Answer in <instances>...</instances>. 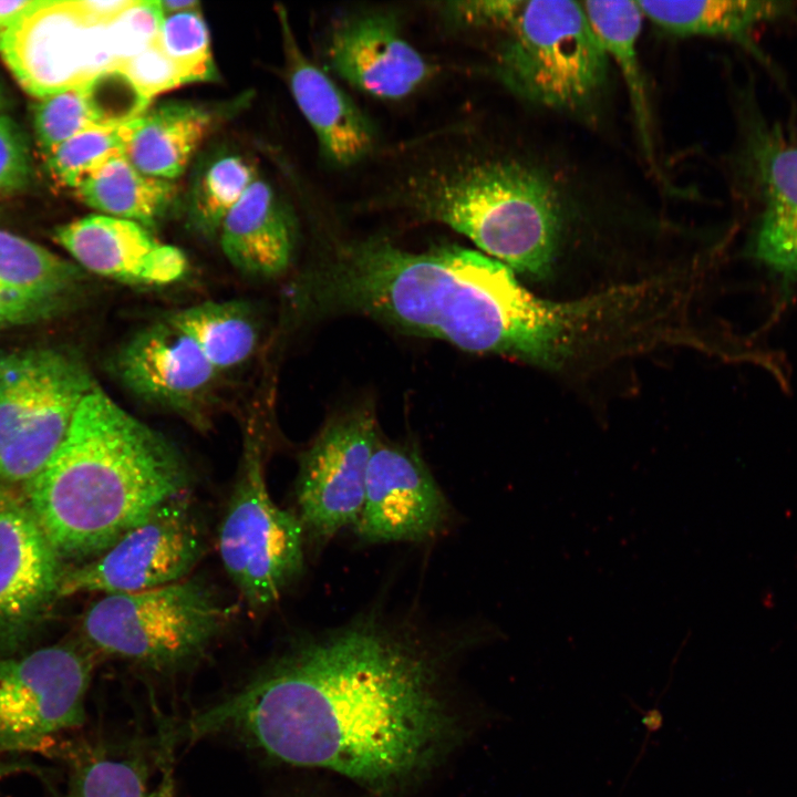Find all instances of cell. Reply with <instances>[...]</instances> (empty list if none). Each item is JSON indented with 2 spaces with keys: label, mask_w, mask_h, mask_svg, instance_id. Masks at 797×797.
<instances>
[{
  "label": "cell",
  "mask_w": 797,
  "mask_h": 797,
  "mask_svg": "<svg viewBox=\"0 0 797 797\" xmlns=\"http://www.w3.org/2000/svg\"><path fill=\"white\" fill-rule=\"evenodd\" d=\"M441 665L417 639L365 618L290 648L190 720L273 758L392 791L439 762L458 729Z\"/></svg>",
  "instance_id": "6da1fadb"
},
{
  "label": "cell",
  "mask_w": 797,
  "mask_h": 797,
  "mask_svg": "<svg viewBox=\"0 0 797 797\" xmlns=\"http://www.w3.org/2000/svg\"><path fill=\"white\" fill-rule=\"evenodd\" d=\"M317 310L354 312L474 353L558 366L610 322L607 293L555 302L507 266L456 245L412 252L387 239L338 246L310 275Z\"/></svg>",
  "instance_id": "7a4b0ae2"
},
{
  "label": "cell",
  "mask_w": 797,
  "mask_h": 797,
  "mask_svg": "<svg viewBox=\"0 0 797 797\" xmlns=\"http://www.w3.org/2000/svg\"><path fill=\"white\" fill-rule=\"evenodd\" d=\"M189 482L176 445L96 387L22 495L63 561L85 562Z\"/></svg>",
  "instance_id": "3957f363"
},
{
  "label": "cell",
  "mask_w": 797,
  "mask_h": 797,
  "mask_svg": "<svg viewBox=\"0 0 797 797\" xmlns=\"http://www.w3.org/2000/svg\"><path fill=\"white\" fill-rule=\"evenodd\" d=\"M393 197L400 208L451 227L513 271L534 278L550 272L560 203L550 183L524 164L465 156L410 174Z\"/></svg>",
  "instance_id": "277c9868"
},
{
  "label": "cell",
  "mask_w": 797,
  "mask_h": 797,
  "mask_svg": "<svg viewBox=\"0 0 797 797\" xmlns=\"http://www.w3.org/2000/svg\"><path fill=\"white\" fill-rule=\"evenodd\" d=\"M500 30L507 35L496 71L517 95L550 108L577 111L601 91L608 56L581 2L517 1Z\"/></svg>",
  "instance_id": "5b68a950"
},
{
  "label": "cell",
  "mask_w": 797,
  "mask_h": 797,
  "mask_svg": "<svg viewBox=\"0 0 797 797\" xmlns=\"http://www.w3.org/2000/svg\"><path fill=\"white\" fill-rule=\"evenodd\" d=\"M230 615L231 609L210 587L185 578L102 597L85 611L81 638L96 654L166 670L200 655Z\"/></svg>",
  "instance_id": "8992f818"
},
{
  "label": "cell",
  "mask_w": 797,
  "mask_h": 797,
  "mask_svg": "<svg viewBox=\"0 0 797 797\" xmlns=\"http://www.w3.org/2000/svg\"><path fill=\"white\" fill-rule=\"evenodd\" d=\"M96 387L80 359L63 350L0 352V488L22 494Z\"/></svg>",
  "instance_id": "52a82bcc"
},
{
  "label": "cell",
  "mask_w": 797,
  "mask_h": 797,
  "mask_svg": "<svg viewBox=\"0 0 797 797\" xmlns=\"http://www.w3.org/2000/svg\"><path fill=\"white\" fill-rule=\"evenodd\" d=\"M303 526L271 499L261 442L248 432L218 531L224 568L252 609L275 603L303 567Z\"/></svg>",
  "instance_id": "ba28073f"
},
{
  "label": "cell",
  "mask_w": 797,
  "mask_h": 797,
  "mask_svg": "<svg viewBox=\"0 0 797 797\" xmlns=\"http://www.w3.org/2000/svg\"><path fill=\"white\" fill-rule=\"evenodd\" d=\"M95 655L82 642L0 656V753L37 751L82 725Z\"/></svg>",
  "instance_id": "9c48e42d"
},
{
  "label": "cell",
  "mask_w": 797,
  "mask_h": 797,
  "mask_svg": "<svg viewBox=\"0 0 797 797\" xmlns=\"http://www.w3.org/2000/svg\"><path fill=\"white\" fill-rule=\"evenodd\" d=\"M205 550L204 525L185 491L162 504L97 557L68 568L60 599L87 592H137L183 580Z\"/></svg>",
  "instance_id": "30bf717a"
},
{
  "label": "cell",
  "mask_w": 797,
  "mask_h": 797,
  "mask_svg": "<svg viewBox=\"0 0 797 797\" xmlns=\"http://www.w3.org/2000/svg\"><path fill=\"white\" fill-rule=\"evenodd\" d=\"M379 437L372 411L355 408L329 421L303 453L296 485L299 519L317 539L355 526Z\"/></svg>",
  "instance_id": "8fae6325"
},
{
  "label": "cell",
  "mask_w": 797,
  "mask_h": 797,
  "mask_svg": "<svg viewBox=\"0 0 797 797\" xmlns=\"http://www.w3.org/2000/svg\"><path fill=\"white\" fill-rule=\"evenodd\" d=\"M66 569L23 495L0 488V656L14 655L40 627Z\"/></svg>",
  "instance_id": "7c38bea8"
},
{
  "label": "cell",
  "mask_w": 797,
  "mask_h": 797,
  "mask_svg": "<svg viewBox=\"0 0 797 797\" xmlns=\"http://www.w3.org/2000/svg\"><path fill=\"white\" fill-rule=\"evenodd\" d=\"M743 159L757 207L749 253L783 287L797 286V135L753 116Z\"/></svg>",
  "instance_id": "4fadbf2b"
},
{
  "label": "cell",
  "mask_w": 797,
  "mask_h": 797,
  "mask_svg": "<svg viewBox=\"0 0 797 797\" xmlns=\"http://www.w3.org/2000/svg\"><path fill=\"white\" fill-rule=\"evenodd\" d=\"M448 505L418 452L377 439L355 531L370 542L418 541L438 532Z\"/></svg>",
  "instance_id": "5bb4252c"
},
{
  "label": "cell",
  "mask_w": 797,
  "mask_h": 797,
  "mask_svg": "<svg viewBox=\"0 0 797 797\" xmlns=\"http://www.w3.org/2000/svg\"><path fill=\"white\" fill-rule=\"evenodd\" d=\"M112 366L133 394L180 413L204 406L219 373L169 317L128 338L116 350Z\"/></svg>",
  "instance_id": "9a60e30c"
},
{
  "label": "cell",
  "mask_w": 797,
  "mask_h": 797,
  "mask_svg": "<svg viewBox=\"0 0 797 797\" xmlns=\"http://www.w3.org/2000/svg\"><path fill=\"white\" fill-rule=\"evenodd\" d=\"M325 55L339 77L381 100L412 94L433 73L390 12H359L339 20L329 33Z\"/></svg>",
  "instance_id": "2e32d148"
},
{
  "label": "cell",
  "mask_w": 797,
  "mask_h": 797,
  "mask_svg": "<svg viewBox=\"0 0 797 797\" xmlns=\"http://www.w3.org/2000/svg\"><path fill=\"white\" fill-rule=\"evenodd\" d=\"M54 238L84 269L124 284L167 286L188 270L179 248L128 219L89 215L60 226Z\"/></svg>",
  "instance_id": "e0dca14e"
},
{
  "label": "cell",
  "mask_w": 797,
  "mask_h": 797,
  "mask_svg": "<svg viewBox=\"0 0 797 797\" xmlns=\"http://www.w3.org/2000/svg\"><path fill=\"white\" fill-rule=\"evenodd\" d=\"M278 18L286 79L321 154L337 166L359 163L375 145L371 121L334 80L302 52L283 8L278 9Z\"/></svg>",
  "instance_id": "ac0fdd59"
},
{
  "label": "cell",
  "mask_w": 797,
  "mask_h": 797,
  "mask_svg": "<svg viewBox=\"0 0 797 797\" xmlns=\"http://www.w3.org/2000/svg\"><path fill=\"white\" fill-rule=\"evenodd\" d=\"M221 249L240 272L272 278L290 265L296 246L291 213L265 180L256 178L219 229Z\"/></svg>",
  "instance_id": "d6986e66"
},
{
  "label": "cell",
  "mask_w": 797,
  "mask_h": 797,
  "mask_svg": "<svg viewBox=\"0 0 797 797\" xmlns=\"http://www.w3.org/2000/svg\"><path fill=\"white\" fill-rule=\"evenodd\" d=\"M214 114L187 103L147 110L122 126L123 154L145 175L173 180L213 128Z\"/></svg>",
  "instance_id": "ffe728a7"
},
{
  "label": "cell",
  "mask_w": 797,
  "mask_h": 797,
  "mask_svg": "<svg viewBox=\"0 0 797 797\" xmlns=\"http://www.w3.org/2000/svg\"><path fill=\"white\" fill-rule=\"evenodd\" d=\"M74 192L101 214L136 221L149 230L165 217L177 196L173 180L143 174L124 154L103 163Z\"/></svg>",
  "instance_id": "44dd1931"
},
{
  "label": "cell",
  "mask_w": 797,
  "mask_h": 797,
  "mask_svg": "<svg viewBox=\"0 0 797 797\" xmlns=\"http://www.w3.org/2000/svg\"><path fill=\"white\" fill-rule=\"evenodd\" d=\"M649 20L677 35L724 37L746 42L752 31L784 14L780 1H638Z\"/></svg>",
  "instance_id": "7402d4cb"
},
{
  "label": "cell",
  "mask_w": 797,
  "mask_h": 797,
  "mask_svg": "<svg viewBox=\"0 0 797 797\" xmlns=\"http://www.w3.org/2000/svg\"><path fill=\"white\" fill-rule=\"evenodd\" d=\"M168 317L218 372L240 365L256 350L257 321L244 302L205 301Z\"/></svg>",
  "instance_id": "603a6c76"
},
{
  "label": "cell",
  "mask_w": 797,
  "mask_h": 797,
  "mask_svg": "<svg viewBox=\"0 0 797 797\" xmlns=\"http://www.w3.org/2000/svg\"><path fill=\"white\" fill-rule=\"evenodd\" d=\"M68 260L21 236L0 229V293L64 304L80 283Z\"/></svg>",
  "instance_id": "cb8c5ba5"
},
{
  "label": "cell",
  "mask_w": 797,
  "mask_h": 797,
  "mask_svg": "<svg viewBox=\"0 0 797 797\" xmlns=\"http://www.w3.org/2000/svg\"><path fill=\"white\" fill-rule=\"evenodd\" d=\"M607 56L618 64L624 77L641 127L645 125V96L638 60L643 13L638 1L602 0L581 2Z\"/></svg>",
  "instance_id": "d4e9b609"
},
{
  "label": "cell",
  "mask_w": 797,
  "mask_h": 797,
  "mask_svg": "<svg viewBox=\"0 0 797 797\" xmlns=\"http://www.w3.org/2000/svg\"><path fill=\"white\" fill-rule=\"evenodd\" d=\"M255 179L252 167L240 156L222 155L209 162L189 195L188 216L195 230L206 236L218 234L227 214Z\"/></svg>",
  "instance_id": "484cf974"
},
{
  "label": "cell",
  "mask_w": 797,
  "mask_h": 797,
  "mask_svg": "<svg viewBox=\"0 0 797 797\" xmlns=\"http://www.w3.org/2000/svg\"><path fill=\"white\" fill-rule=\"evenodd\" d=\"M94 125L96 113L85 82L40 97L34 107V132L45 155Z\"/></svg>",
  "instance_id": "4316f807"
},
{
  "label": "cell",
  "mask_w": 797,
  "mask_h": 797,
  "mask_svg": "<svg viewBox=\"0 0 797 797\" xmlns=\"http://www.w3.org/2000/svg\"><path fill=\"white\" fill-rule=\"evenodd\" d=\"M121 127L94 125L69 138L45 155L46 165L60 184L73 189L111 157L123 154Z\"/></svg>",
  "instance_id": "83f0119b"
},
{
  "label": "cell",
  "mask_w": 797,
  "mask_h": 797,
  "mask_svg": "<svg viewBox=\"0 0 797 797\" xmlns=\"http://www.w3.org/2000/svg\"><path fill=\"white\" fill-rule=\"evenodd\" d=\"M153 44L193 82L214 77L209 32L199 9L165 15Z\"/></svg>",
  "instance_id": "f1b7e54d"
},
{
  "label": "cell",
  "mask_w": 797,
  "mask_h": 797,
  "mask_svg": "<svg viewBox=\"0 0 797 797\" xmlns=\"http://www.w3.org/2000/svg\"><path fill=\"white\" fill-rule=\"evenodd\" d=\"M72 797H170L168 784L153 787L146 769L131 759L96 757L74 780Z\"/></svg>",
  "instance_id": "f546056e"
},
{
  "label": "cell",
  "mask_w": 797,
  "mask_h": 797,
  "mask_svg": "<svg viewBox=\"0 0 797 797\" xmlns=\"http://www.w3.org/2000/svg\"><path fill=\"white\" fill-rule=\"evenodd\" d=\"M85 83L100 126L121 127L148 110L151 100L116 65L99 72Z\"/></svg>",
  "instance_id": "4dcf8cb0"
},
{
  "label": "cell",
  "mask_w": 797,
  "mask_h": 797,
  "mask_svg": "<svg viewBox=\"0 0 797 797\" xmlns=\"http://www.w3.org/2000/svg\"><path fill=\"white\" fill-rule=\"evenodd\" d=\"M163 18L157 0H134L126 10L106 24L115 65L154 42Z\"/></svg>",
  "instance_id": "1f68e13d"
},
{
  "label": "cell",
  "mask_w": 797,
  "mask_h": 797,
  "mask_svg": "<svg viewBox=\"0 0 797 797\" xmlns=\"http://www.w3.org/2000/svg\"><path fill=\"white\" fill-rule=\"evenodd\" d=\"M149 99L193 82L189 75L153 43L116 64Z\"/></svg>",
  "instance_id": "d6a6232c"
},
{
  "label": "cell",
  "mask_w": 797,
  "mask_h": 797,
  "mask_svg": "<svg viewBox=\"0 0 797 797\" xmlns=\"http://www.w3.org/2000/svg\"><path fill=\"white\" fill-rule=\"evenodd\" d=\"M30 177V158L18 125L0 114V190H17Z\"/></svg>",
  "instance_id": "836d02e7"
},
{
  "label": "cell",
  "mask_w": 797,
  "mask_h": 797,
  "mask_svg": "<svg viewBox=\"0 0 797 797\" xmlns=\"http://www.w3.org/2000/svg\"><path fill=\"white\" fill-rule=\"evenodd\" d=\"M63 306L58 302L17 299L0 293V329L53 317Z\"/></svg>",
  "instance_id": "e575fe53"
},
{
  "label": "cell",
  "mask_w": 797,
  "mask_h": 797,
  "mask_svg": "<svg viewBox=\"0 0 797 797\" xmlns=\"http://www.w3.org/2000/svg\"><path fill=\"white\" fill-rule=\"evenodd\" d=\"M134 0L69 1L77 17L87 24L105 25L126 10Z\"/></svg>",
  "instance_id": "d590c367"
},
{
  "label": "cell",
  "mask_w": 797,
  "mask_h": 797,
  "mask_svg": "<svg viewBox=\"0 0 797 797\" xmlns=\"http://www.w3.org/2000/svg\"><path fill=\"white\" fill-rule=\"evenodd\" d=\"M39 0H0V32L13 27Z\"/></svg>",
  "instance_id": "8d00e7d4"
},
{
  "label": "cell",
  "mask_w": 797,
  "mask_h": 797,
  "mask_svg": "<svg viewBox=\"0 0 797 797\" xmlns=\"http://www.w3.org/2000/svg\"><path fill=\"white\" fill-rule=\"evenodd\" d=\"M164 17L183 11L199 9V2L194 0H157Z\"/></svg>",
  "instance_id": "74e56055"
},
{
  "label": "cell",
  "mask_w": 797,
  "mask_h": 797,
  "mask_svg": "<svg viewBox=\"0 0 797 797\" xmlns=\"http://www.w3.org/2000/svg\"><path fill=\"white\" fill-rule=\"evenodd\" d=\"M3 105H4V96H3L2 91H1V89H0V111L3 108Z\"/></svg>",
  "instance_id": "f35d334b"
}]
</instances>
